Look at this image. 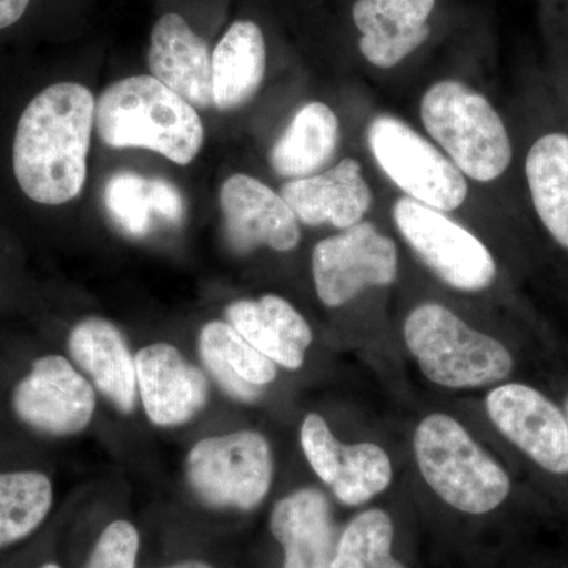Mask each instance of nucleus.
<instances>
[{
  "mask_svg": "<svg viewBox=\"0 0 568 568\" xmlns=\"http://www.w3.org/2000/svg\"><path fill=\"white\" fill-rule=\"evenodd\" d=\"M301 446L313 473L331 487L338 470L343 443L336 439L331 426L320 414H308L302 422Z\"/></svg>",
  "mask_w": 568,
  "mask_h": 568,
  "instance_id": "cd10ccee",
  "label": "nucleus"
},
{
  "mask_svg": "<svg viewBox=\"0 0 568 568\" xmlns=\"http://www.w3.org/2000/svg\"><path fill=\"white\" fill-rule=\"evenodd\" d=\"M274 478L271 444L252 429L205 437L190 450L186 480L207 506L253 510Z\"/></svg>",
  "mask_w": 568,
  "mask_h": 568,
  "instance_id": "423d86ee",
  "label": "nucleus"
},
{
  "mask_svg": "<svg viewBox=\"0 0 568 568\" xmlns=\"http://www.w3.org/2000/svg\"><path fill=\"white\" fill-rule=\"evenodd\" d=\"M426 132L467 178L491 182L511 163L510 138L491 103L463 82H436L420 104Z\"/></svg>",
  "mask_w": 568,
  "mask_h": 568,
  "instance_id": "39448f33",
  "label": "nucleus"
},
{
  "mask_svg": "<svg viewBox=\"0 0 568 568\" xmlns=\"http://www.w3.org/2000/svg\"><path fill=\"white\" fill-rule=\"evenodd\" d=\"M436 0H355L353 21L362 33L358 50L379 69L409 58L432 36Z\"/></svg>",
  "mask_w": 568,
  "mask_h": 568,
  "instance_id": "4468645a",
  "label": "nucleus"
},
{
  "mask_svg": "<svg viewBox=\"0 0 568 568\" xmlns=\"http://www.w3.org/2000/svg\"><path fill=\"white\" fill-rule=\"evenodd\" d=\"M95 99L85 85L59 82L22 112L13 142V171L29 200L61 205L81 193L95 123Z\"/></svg>",
  "mask_w": 568,
  "mask_h": 568,
  "instance_id": "f257e3e1",
  "label": "nucleus"
},
{
  "mask_svg": "<svg viewBox=\"0 0 568 568\" xmlns=\"http://www.w3.org/2000/svg\"><path fill=\"white\" fill-rule=\"evenodd\" d=\"M220 204L227 242L237 253H250L261 245L291 252L301 241L297 216L282 196L257 179L231 175L223 183Z\"/></svg>",
  "mask_w": 568,
  "mask_h": 568,
  "instance_id": "f8f14e48",
  "label": "nucleus"
},
{
  "mask_svg": "<svg viewBox=\"0 0 568 568\" xmlns=\"http://www.w3.org/2000/svg\"><path fill=\"white\" fill-rule=\"evenodd\" d=\"M97 132L114 149H148L171 162L192 163L204 126L192 104L153 77L114 82L95 104Z\"/></svg>",
  "mask_w": 568,
  "mask_h": 568,
  "instance_id": "f03ea898",
  "label": "nucleus"
},
{
  "mask_svg": "<svg viewBox=\"0 0 568 568\" xmlns=\"http://www.w3.org/2000/svg\"><path fill=\"white\" fill-rule=\"evenodd\" d=\"M136 362L138 390L152 424H186L204 409L209 386L204 373L170 343L142 347Z\"/></svg>",
  "mask_w": 568,
  "mask_h": 568,
  "instance_id": "ddd939ff",
  "label": "nucleus"
},
{
  "mask_svg": "<svg viewBox=\"0 0 568 568\" xmlns=\"http://www.w3.org/2000/svg\"><path fill=\"white\" fill-rule=\"evenodd\" d=\"M40 568H61L58 566V564H44L43 567H40Z\"/></svg>",
  "mask_w": 568,
  "mask_h": 568,
  "instance_id": "f704fd0d",
  "label": "nucleus"
},
{
  "mask_svg": "<svg viewBox=\"0 0 568 568\" xmlns=\"http://www.w3.org/2000/svg\"><path fill=\"white\" fill-rule=\"evenodd\" d=\"M265 67L267 51L260 26L235 21L213 51V104L222 111L244 106L260 91Z\"/></svg>",
  "mask_w": 568,
  "mask_h": 568,
  "instance_id": "412c9836",
  "label": "nucleus"
},
{
  "mask_svg": "<svg viewBox=\"0 0 568 568\" xmlns=\"http://www.w3.org/2000/svg\"><path fill=\"white\" fill-rule=\"evenodd\" d=\"M104 204L123 233L142 237L151 230L153 212L149 179L132 171L111 175L104 186Z\"/></svg>",
  "mask_w": 568,
  "mask_h": 568,
  "instance_id": "bb28decb",
  "label": "nucleus"
},
{
  "mask_svg": "<svg viewBox=\"0 0 568 568\" xmlns=\"http://www.w3.org/2000/svg\"><path fill=\"white\" fill-rule=\"evenodd\" d=\"M201 361L224 394L242 403H253L263 387L274 383L276 365L254 349L230 323L212 321L200 334Z\"/></svg>",
  "mask_w": 568,
  "mask_h": 568,
  "instance_id": "aec40b11",
  "label": "nucleus"
},
{
  "mask_svg": "<svg viewBox=\"0 0 568 568\" xmlns=\"http://www.w3.org/2000/svg\"><path fill=\"white\" fill-rule=\"evenodd\" d=\"M271 530L283 547V568L331 567L338 541L323 493L305 488L284 496L272 510Z\"/></svg>",
  "mask_w": 568,
  "mask_h": 568,
  "instance_id": "a211bd4d",
  "label": "nucleus"
},
{
  "mask_svg": "<svg viewBox=\"0 0 568 568\" xmlns=\"http://www.w3.org/2000/svg\"><path fill=\"white\" fill-rule=\"evenodd\" d=\"M366 141L381 170L410 200L439 212L457 211L465 203V175L406 122L377 115Z\"/></svg>",
  "mask_w": 568,
  "mask_h": 568,
  "instance_id": "0eeeda50",
  "label": "nucleus"
},
{
  "mask_svg": "<svg viewBox=\"0 0 568 568\" xmlns=\"http://www.w3.org/2000/svg\"><path fill=\"white\" fill-rule=\"evenodd\" d=\"M149 69L193 108L213 103L211 51L181 14H164L153 26Z\"/></svg>",
  "mask_w": 568,
  "mask_h": 568,
  "instance_id": "dca6fc26",
  "label": "nucleus"
},
{
  "mask_svg": "<svg viewBox=\"0 0 568 568\" xmlns=\"http://www.w3.org/2000/svg\"><path fill=\"white\" fill-rule=\"evenodd\" d=\"M526 178L538 219L552 239L568 250L567 134H545L530 148Z\"/></svg>",
  "mask_w": 568,
  "mask_h": 568,
  "instance_id": "5701e85b",
  "label": "nucleus"
},
{
  "mask_svg": "<svg viewBox=\"0 0 568 568\" xmlns=\"http://www.w3.org/2000/svg\"><path fill=\"white\" fill-rule=\"evenodd\" d=\"M312 271L320 301L338 308L368 287L394 283L398 250L375 224L361 222L321 241L313 250Z\"/></svg>",
  "mask_w": 568,
  "mask_h": 568,
  "instance_id": "1a4fd4ad",
  "label": "nucleus"
},
{
  "mask_svg": "<svg viewBox=\"0 0 568 568\" xmlns=\"http://www.w3.org/2000/svg\"><path fill=\"white\" fill-rule=\"evenodd\" d=\"M31 0H0V29L21 20Z\"/></svg>",
  "mask_w": 568,
  "mask_h": 568,
  "instance_id": "7c9ffc66",
  "label": "nucleus"
},
{
  "mask_svg": "<svg viewBox=\"0 0 568 568\" xmlns=\"http://www.w3.org/2000/svg\"><path fill=\"white\" fill-rule=\"evenodd\" d=\"M394 521L386 510L362 511L343 530L328 568H383L394 558Z\"/></svg>",
  "mask_w": 568,
  "mask_h": 568,
  "instance_id": "a878e982",
  "label": "nucleus"
},
{
  "mask_svg": "<svg viewBox=\"0 0 568 568\" xmlns=\"http://www.w3.org/2000/svg\"><path fill=\"white\" fill-rule=\"evenodd\" d=\"M282 197L306 226L332 224L347 230L372 207V192L357 160L345 159L327 173L284 183Z\"/></svg>",
  "mask_w": 568,
  "mask_h": 568,
  "instance_id": "2eb2a0df",
  "label": "nucleus"
},
{
  "mask_svg": "<svg viewBox=\"0 0 568 568\" xmlns=\"http://www.w3.org/2000/svg\"><path fill=\"white\" fill-rule=\"evenodd\" d=\"M69 353L93 386L123 414L136 406V362L125 336L110 321L88 317L69 335Z\"/></svg>",
  "mask_w": 568,
  "mask_h": 568,
  "instance_id": "f3484780",
  "label": "nucleus"
},
{
  "mask_svg": "<svg viewBox=\"0 0 568 568\" xmlns=\"http://www.w3.org/2000/svg\"><path fill=\"white\" fill-rule=\"evenodd\" d=\"M227 323L246 342L271 358L276 366L298 369L305 351L313 343V332L304 316L290 302L276 294L257 301H235L226 308Z\"/></svg>",
  "mask_w": 568,
  "mask_h": 568,
  "instance_id": "6ab92c4d",
  "label": "nucleus"
},
{
  "mask_svg": "<svg viewBox=\"0 0 568 568\" xmlns=\"http://www.w3.org/2000/svg\"><path fill=\"white\" fill-rule=\"evenodd\" d=\"M403 336L422 375L437 387L474 390L503 383L514 372V357L499 339L435 302L409 313Z\"/></svg>",
  "mask_w": 568,
  "mask_h": 568,
  "instance_id": "20e7f679",
  "label": "nucleus"
},
{
  "mask_svg": "<svg viewBox=\"0 0 568 568\" xmlns=\"http://www.w3.org/2000/svg\"><path fill=\"white\" fill-rule=\"evenodd\" d=\"M485 409L506 439L555 476L568 474V425L564 410L537 388L499 384L488 392Z\"/></svg>",
  "mask_w": 568,
  "mask_h": 568,
  "instance_id": "9b49d317",
  "label": "nucleus"
},
{
  "mask_svg": "<svg viewBox=\"0 0 568 568\" xmlns=\"http://www.w3.org/2000/svg\"><path fill=\"white\" fill-rule=\"evenodd\" d=\"M394 467L390 457L375 443L343 444L338 470L332 493L345 506L357 507L369 503L390 487Z\"/></svg>",
  "mask_w": 568,
  "mask_h": 568,
  "instance_id": "393cba45",
  "label": "nucleus"
},
{
  "mask_svg": "<svg viewBox=\"0 0 568 568\" xmlns=\"http://www.w3.org/2000/svg\"><path fill=\"white\" fill-rule=\"evenodd\" d=\"M54 489L39 470L0 473V548L36 532L50 515Z\"/></svg>",
  "mask_w": 568,
  "mask_h": 568,
  "instance_id": "b1692460",
  "label": "nucleus"
},
{
  "mask_svg": "<svg viewBox=\"0 0 568 568\" xmlns=\"http://www.w3.org/2000/svg\"><path fill=\"white\" fill-rule=\"evenodd\" d=\"M383 568H406V566L405 564L399 562L398 559L392 558Z\"/></svg>",
  "mask_w": 568,
  "mask_h": 568,
  "instance_id": "473e14b6",
  "label": "nucleus"
},
{
  "mask_svg": "<svg viewBox=\"0 0 568 568\" xmlns=\"http://www.w3.org/2000/svg\"><path fill=\"white\" fill-rule=\"evenodd\" d=\"M338 142L339 122L332 108L305 104L272 148V168L282 178H310L334 159Z\"/></svg>",
  "mask_w": 568,
  "mask_h": 568,
  "instance_id": "4be33fe9",
  "label": "nucleus"
},
{
  "mask_svg": "<svg viewBox=\"0 0 568 568\" xmlns=\"http://www.w3.org/2000/svg\"><path fill=\"white\" fill-rule=\"evenodd\" d=\"M163 568H211L209 566H205L203 562H196V560H190V562H179L173 564V566H168Z\"/></svg>",
  "mask_w": 568,
  "mask_h": 568,
  "instance_id": "2f4dec72",
  "label": "nucleus"
},
{
  "mask_svg": "<svg viewBox=\"0 0 568 568\" xmlns=\"http://www.w3.org/2000/svg\"><path fill=\"white\" fill-rule=\"evenodd\" d=\"M152 212L171 223H179L185 215L181 192L166 179H149Z\"/></svg>",
  "mask_w": 568,
  "mask_h": 568,
  "instance_id": "c756f323",
  "label": "nucleus"
},
{
  "mask_svg": "<svg viewBox=\"0 0 568 568\" xmlns=\"http://www.w3.org/2000/svg\"><path fill=\"white\" fill-rule=\"evenodd\" d=\"M414 457L425 484L462 514L487 515L510 495L506 469L447 414H429L417 425Z\"/></svg>",
  "mask_w": 568,
  "mask_h": 568,
  "instance_id": "7ed1b4c3",
  "label": "nucleus"
},
{
  "mask_svg": "<svg viewBox=\"0 0 568 568\" xmlns=\"http://www.w3.org/2000/svg\"><path fill=\"white\" fill-rule=\"evenodd\" d=\"M140 552V534L132 523H111L97 540L85 568H134Z\"/></svg>",
  "mask_w": 568,
  "mask_h": 568,
  "instance_id": "c85d7f7f",
  "label": "nucleus"
},
{
  "mask_svg": "<svg viewBox=\"0 0 568 568\" xmlns=\"http://www.w3.org/2000/svg\"><path fill=\"white\" fill-rule=\"evenodd\" d=\"M95 392L63 355H41L11 392L18 420L41 435L65 437L81 433L95 413Z\"/></svg>",
  "mask_w": 568,
  "mask_h": 568,
  "instance_id": "9d476101",
  "label": "nucleus"
},
{
  "mask_svg": "<svg viewBox=\"0 0 568 568\" xmlns=\"http://www.w3.org/2000/svg\"><path fill=\"white\" fill-rule=\"evenodd\" d=\"M394 220L410 248L448 286L478 293L495 283L496 261L487 246L443 212L402 197Z\"/></svg>",
  "mask_w": 568,
  "mask_h": 568,
  "instance_id": "6e6552de",
  "label": "nucleus"
},
{
  "mask_svg": "<svg viewBox=\"0 0 568 568\" xmlns=\"http://www.w3.org/2000/svg\"><path fill=\"white\" fill-rule=\"evenodd\" d=\"M564 416H566L567 425H568V395L566 396V402H564Z\"/></svg>",
  "mask_w": 568,
  "mask_h": 568,
  "instance_id": "72a5a7b5",
  "label": "nucleus"
}]
</instances>
